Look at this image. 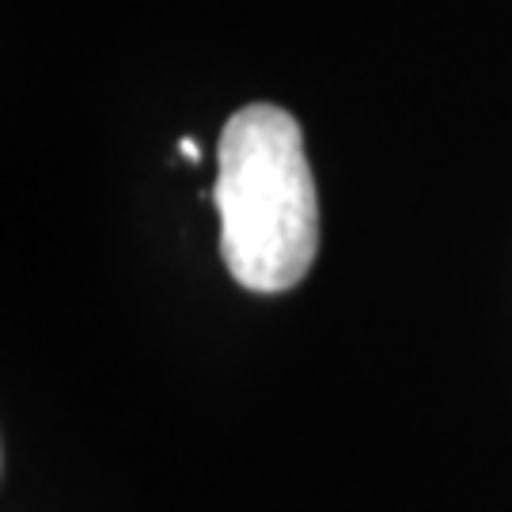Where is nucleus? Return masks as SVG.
I'll list each match as a JSON object with an SVG mask.
<instances>
[{
  "label": "nucleus",
  "mask_w": 512,
  "mask_h": 512,
  "mask_svg": "<svg viewBox=\"0 0 512 512\" xmlns=\"http://www.w3.org/2000/svg\"><path fill=\"white\" fill-rule=\"evenodd\" d=\"M209 202L220 213V258L247 293L304 281L319 251V194L289 110L247 103L224 122Z\"/></svg>",
  "instance_id": "nucleus-1"
},
{
  "label": "nucleus",
  "mask_w": 512,
  "mask_h": 512,
  "mask_svg": "<svg viewBox=\"0 0 512 512\" xmlns=\"http://www.w3.org/2000/svg\"><path fill=\"white\" fill-rule=\"evenodd\" d=\"M179 152H183L186 160H202V148L194 145V141H190V137H183V141H179Z\"/></svg>",
  "instance_id": "nucleus-2"
}]
</instances>
